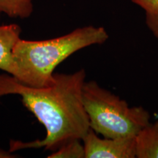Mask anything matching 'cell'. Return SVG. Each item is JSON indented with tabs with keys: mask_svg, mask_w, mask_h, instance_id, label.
Segmentation results:
<instances>
[{
	"mask_svg": "<svg viewBox=\"0 0 158 158\" xmlns=\"http://www.w3.org/2000/svg\"><path fill=\"white\" fill-rule=\"evenodd\" d=\"M83 101L90 128L102 137H134L150 123L149 112L143 106H130L94 81L84 83Z\"/></svg>",
	"mask_w": 158,
	"mask_h": 158,
	"instance_id": "obj_3",
	"label": "cell"
},
{
	"mask_svg": "<svg viewBox=\"0 0 158 158\" xmlns=\"http://www.w3.org/2000/svg\"><path fill=\"white\" fill-rule=\"evenodd\" d=\"M85 78V70L81 69L73 73H54L51 85L34 87L11 76L0 75V97L19 94L23 106L46 130L43 139L11 141L10 152L38 148L54 152L70 140H82L90 130L83 101Z\"/></svg>",
	"mask_w": 158,
	"mask_h": 158,
	"instance_id": "obj_1",
	"label": "cell"
},
{
	"mask_svg": "<svg viewBox=\"0 0 158 158\" xmlns=\"http://www.w3.org/2000/svg\"><path fill=\"white\" fill-rule=\"evenodd\" d=\"M33 11L31 0H0V13L12 18L26 19Z\"/></svg>",
	"mask_w": 158,
	"mask_h": 158,
	"instance_id": "obj_7",
	"label": "cell"
},
{
	"mask_svg": "<svg viewBox=\"0 0 158 158\" xmlns=\"http://www.w3.org/2000/svg\"><path fill=\"white\" fill-rule=\"evenodd\" d=\"M85 158H135L134 137L100 138L90 128L83 138Z\"/></svg>",
	"mask_w": 158,
	"mask_h": 158,
	"instance_id": "obj_4",
	"label": "cell"
},
{
	"mask_svg": "<svg viewBox=\"0 0 158 158\" xmlns=\"http://www.w3.org/2000/svg\"><path fill=\"white\" fill-rule=\"evenodd\" d=\"M109 38L102 27L86 26L55 38L45 40L20 39L13 48L19 81L34 87H45L54 81L59 64L81 49L102 45Z\"/></svg>",
	"mask_w": 158,
	"mask_h": 158,
	"instance_id": "obj_2",
	"label": "cell"
},
{
	"mask_svg": "<svg viewBox=\"0 0 158 158\" xmlns=\"http://www.w3.org/2000/svg\"><path fill=\"white\" fill-rule=\"evenodd\" d=\"M15 157L16 156L13 155L10 152L5 151L2 149H0V158H13Z\"/></svg>",
	"mask_w": 158,
	"mask_h": 158,
	"instance_id": "obj_10",
	"label": "cell"
},
{
	"mask_svg": "<svg viewBox=\"0 0 158 158\" xmlns=\"http://www.w3.org/2000/svg\"><path fill=\"white\" fill-rule=\"evenodd\" d=\"M143 10L145 22L156 39L158 40V0H131Z\"/></svg>",
	"mask_w": 158,
	"mask_h": 158,
	"instance_id": "obj_8",
	"label": "cell"
},
{
	"mask_svg": "<svg viewBox=\"0 0 158 158\" xmlns=\"http://www.w3.org/2000/svg\"><path fill=\"white\" fill-rule=\"evenodd\" d=\"M82 140H70L62 144L58 149L48 156L49 158H85L84 144Z\"/></svg>",
	"mask_w": 158,
	"mask_h": 158,
	"instance_id": "obj_9",
	"label": "cell"
},
{
	"mask_svg": "<svg viewBox=\"0 0 158 158\" xmlns=\"http://www.w3.org/2000/svg\"><path fill=\"white\" fill-rule=\"evenodd\" d=\"M21 27L15 23L0 26V70L15 78L19 77V70L13 56V48L21 39Z\"/></svg>",
	"mask_w": 158,
	"mask_h": 158,
	"instance_id": "obj_5",
	"label": "cell"
},
{
	"mask_svg": "<svg viewBox=\"0 0 158 158\" xmlns=\"http://www.w3.org/2000/svg\"><path fill=\"white\" fill-rule=\"evenodd\" d=\"M136 158H158V119L135 136Z\"/></svg>",
	"mask_w": 158,
	"mask_h": 158,
	"instance_id": "obj_6",
	"label": "cell"
}]
</instances>
